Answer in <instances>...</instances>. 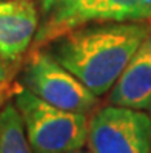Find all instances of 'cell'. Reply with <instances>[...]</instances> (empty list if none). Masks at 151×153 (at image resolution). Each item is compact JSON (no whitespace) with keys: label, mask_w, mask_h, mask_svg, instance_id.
Masks as SVG:
<instances>
[{"label":"cell","mask_w":151,"mask_h":153,"mask_svg":"<svg viewBox=\"0 0 151 153\" xmlns=\"http://www.w3.org/2000/svg\"><path fill=\"white\" fill-rule=\"evenodd\" d=\"M150 31L151 20L91 23L60 36L46 50L100 97L113 88Z\"/></svg>","instance_id":"1"},{"label":"cell","mask_w":151,"mask_h":153,"mask_svg":"<svg viewBox=\"0 0 151 153\" xmlns=\"http://www.w3.org/2000/svg\"><path fill=\"white\" fill-rule=\"evenodd\" d=\"M34 48L91 23L151 20V0H42Z\"/></svg>","instance_id":"2"},{"label":"cell","mask_w":151,"mask_h":153,"mask_svg":"<svg viewBox=\"0 0 151 153\" xmlns=\"http://www.w3.org/2000/svg\"><path fill=\"white\" fill-rule=\"evenodd\" d=\"M25 125L32 153H66L83 149L88 134V114L57 108L19 87L13 94Z\"/></svg>","instance_id":"3"},{"label":"cell","mask_w":151,"mask_h":153,"mask_svg":"<svg viewBox=\"0 0 151 153\" xmlns=\"http://www.w3.org/2000/svg\"><path fill=\"white\" fill-rule=\"evenodd\" d=\"M20 84L45 102L66 111L88 114L99 102L96 94L42 47L34 48L26 59Z\"/></svg>","instance_id":"4"},{"label":"cell","mask_w":151,"mask_h":153,"mask_svg":"<svg viewBox=\"0 0 151 153\" xmlns=\"http://www.w3.org/2000/svg\"><path fill=\"white\" fill-rule=\"evenodd\" d=\"M86 147L91 153H151V114L108 104L88 121Z\"/></svg>","instance_id":"5"},{"label":"cell","mask_w":151,"mask_h":153,"mask_svg":"<svg viewBox=\"0 0 151 153\" xmlns=\"http://www.w3.org/2000/svg\"><path fill=\"white\" fill-rule=\"evenodd\" d=\"M39 20L32 0H0V59L19 62L32 47Z\"/></svg>","instance_id":"6"},{"label":"cell","mask_w":151,"mask_h":153,"mask_svg":"<svg viewBox=\"0 0 151 153\" xmlns=\"http://www.w3.org/2000/svg\"><path fill=\"white\" fill-rule=\"evenodd\" d=\"M108 104L151 114V31L108 91Z\"/></svg>","instance_id":"7"},{"label":"cell","mask_w":151,"mask_h":153,"mask_svg":"<svg viewBox=\"0 0 151 153\" xmlns=\"http://www.w3.org/2000/svg\"><path fill=\"white\" fill-rule=\"evenodd\" d=\"M0 153H32L22 116L13 99L0 110Z\"/></svg>","instance_id":"8"},{"label":"cell","mask_w":151,"mask_h":153,"mask_svg":"<svg viewBox=\"0 0 151 153\" xmlns=\"http://www.w3.org/2000/svg\"><path fill=\"white\" fill-rule=\"evenodd\" d=\"M8 101V87L6 82H0V110L5 105V102Z\"/></svg>","instance_id":"9"},{"label":"cell","mask_w":151,"mask_h":153,"mask_svg":"<svg viewBox=\"0 0 151 153\" xmlns=\"http://www.w3.org/2000/svg\"><path fill=\"white\" fill-rule=\"evenodd\" d=\"M6 77H8V73H6L5 64H3V60L0 59V82H6Z\"/></svg>","instance_id":"10"},{"label":"cell","mask_w":151,"mask_h":153,"mask_svg":"<svg viewBox=\"0 0 151 153\" xmlns=\"http://www.w3.org/2000/svg\"><path fill=\"white\" fill-rule=\"evenodd\" d=\"M66 153H91L90 150H85V149H79V150H73V152H66Z\"/></svg>","instance_id":"11"}]
</instances>
